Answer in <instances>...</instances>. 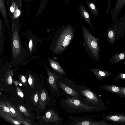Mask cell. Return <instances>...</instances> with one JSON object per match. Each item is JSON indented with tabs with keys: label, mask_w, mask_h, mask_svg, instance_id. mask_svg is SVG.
Returning a JSON list of instances; mask_svg holds the SVG:
<instances>
[{
	"label": "cell",
	"mask_w": 125,
	"mask_h": 125,
	"mask_svg": "<svg viewBox=\"0 0 125 125\" xmlns=\"http://www.w3.org/2000/svg\"><path fill=\"white\" fill-rule=\"evenodd\" d=\"M50 66L56 73V74L60 77L62 79L66 75V73L58 62H56L53 59L48 58Z\"/></svg>",
	"instance_id": "cell-11"
},
{
	"label": "cell",
	"mask_w": 125,
	"mask_h": 125,
	"mask_svg": "<svg viewBox=\"0 0 125 125\" xmlns=\"http://www.w3.org/2000/svg\"><path fill=\"white\" fill-rule=\"evenodd\" d=\"M91 70L95 76V78L99 80H102L111 75V72L98 68H92L86 67Z\"/></svg>",
	"instance_id": "cell-12"
},
{
	"label": "cell",
	"mask_w": 125,
	"mask_h": 125,
	"mask_svg": "<svg viewBox=\"0 0 125 125\" xmlns=\"http://www.w3.org/2000/svg\"><path fill=\"white\" fill-rule=\"evenodd\" d=\"M8 83L9 84H11L12 83V78L11 76H9L7 79Z\"/></svg>",
	"instance_id": "cell-31"
},
{
	"label": "cell",
	"mask_w": 125,
	"mask_h": 125,
	"mask_svg": "<svg viewBox=\"0 0 125 125\" xmlns=\"http://www.w3.org/2000/svg\"><path fill=\"white\" fill-rule=\"evenodd\" d=\"M17 94L19 95L22 97H23L24 95L23 93L18 87L17 88Z\"/></svg>",
	"instance_id": "cell-28"
},
{
	"label": "cell",
	"mask_w": 125,
	"mask_h": 125,
	"mask_svg": "<svg viewBox=\"0 0 125 125\" xmlns=\"http://www.w3.org/2000/svg\"><path fill=\"white\" fill-rule=\"evenodd\" d=\"M6 105L9 108L10 111L12 113L13 117L16 119L20 120H23L22 115L21 114L19 111L15 106L7 102Z\"/></svg>",
	"instance_id": "cell-16"
},
{
	"label": "cell",
	"mask_w": 125,
	"mask_h": 125,
	"mask_svg": "<svg viewBox=\"0 0 125 125\" xmlns=\"http://www.w3.org/2000/svg\"><path fill=\"white\" fill-rule=\"evenodd\" d=\"M22 0H18V5L20 8L21 9L22 7Z\"/></svg>",
	"instance_id": "cell-33"
},
{
	"label": "cell",
	"mask_w": 125,
	"mask_h": 125,
	"mask_svg": "<svg viewBox=\"0 0 125 125\" xmlns=\"http://www.w3.org/2000/svg\"><path fill=\"white\" fill-rule=\"evenodd\" d=\"M0 105L1 106L2 109L4 111L10 114L12 116H13V114L10 111L9 108L6 105L2 103L0 104Z\"/></svg>",
	"instance_id": "cell-21"
},
{
	"label": "cell",
	"mask_w": 125,
	"mask_h": 125,
	"mask_svg": "<svg viewBox=\"0 0 125 125\" xmlns=\"http://www.w3.org/2000/svg\"><path fill=\"white\" fill-rule=\"evenodd\" d=\"M18 4H17L16 10L13 14V18H18L20 15L21 12L18 8Z\"/></svg>",
	"instance_id": "cell-23"
},
{
	"label": "cell",
	"mask_w": 125,
	"mask_h": 125,
	"mask_svg": "<svg viewBox=\"0 0 125 125\" xmlns=\"http://www.w3.org/2000/svg\"><path fill=\"white\" fill-rule=\"evenodd\" d=\"M107 37L109 42L111 43L114 42L115 38V35L113 30L111 28L109 27L107 29Z\"/></svg>",
	"instance_id": "cell-20"
},
{
	"label": "cell",
	"mask_w": 125,
	"mask_h": 125,
	"mask_svg": "<svg viewBox=\"0 0 125 125\" xmlns=\"http://www.w3.org/2000/svg\"><path fill=\"white\" fill-rule=\"evenodd\" d=\"M119 125L125 124V114L122 113L108 115L103 120Z\"/></svg>",
	"instance_id": "cell-9"
},
{
	"label": "cell",
	"mask_w": 125,
	"mask_h": 125,
	"mask_svg": "<svg viewBox=\"0 0 125 125\" xmlns=\"http://www.w3.org/2000/svg\"><path fill=\"white\" fill-rule=\"evenodd\" d=\"M80 87L83 96L81 100L83 102L91 106L105 109L103 100L94 91L83 85H80Z\"/></svg>",
	"instance_id": "cell-5"
},
{
	"label": "cell",
	"mask_w": 125,
	"mask_h": 125,
	"mask_svg": "<svg viewBox=\"0 0 125 125\" xmlns=\"http://www.w3.org/2000/svg\"><path fill=\"white\" fill-rule=\"evenodd\" d=\"M100 87L110 92L121 96L122 87L114 85L104 84Z\"/></svg>",
	"instance_id": "cell-15"
},
{
	"label": "cell",
	"mask_w": 125,
	"mask_h": 125,
	"mask_svg": "<svg viewBox=\"0 0 125 125\" xmlns=\"http://www.w3.org/2000/svg\"><path fill=\"white\" fill-rule=\"evenodd\" d=\"M28 81L29 84L30 85H31L32 83V79L31 77H29L28 79Z\"/></svg>",
	"instance_id": "cell-35"
},
{
	"label": "cell",
	"mask_w": 125,
	"mask_h": 125,
	"mask_svg": "<svg viewBox=\"0 0 125 125\" xmlns=\"http://www.w3.org/2000/svg\"><path fill=\"white\" fill-rule=\"evenodd\" d=\"M66 98L60 100L61 106L66 112L72 114L89 113L103 110L102 108L92 106L74 97L66 96Z\"/></svg>",
	"instance_id": "cell-2"
},
{
	"label": "cell",
	"mask_w": 125,
	"mask_h": 125,
	"mask_svg": "<svg viewBox=\"0 0 125 125\" xmlns=\"http://www.w3.org/2000/svg\"><path fill=\"white\" fill-rule=\"evenodd\" d=\"M47 70L48 77V81L51 86L58 96H62L58 88L57 83V79L59 78L61 79V78L55 73L52 72L49 69H47Z\"/></svg>",
	"instance_id": "cell-10"
},
{
	"label": "cell",
	"mask_w": 125,
	"mask_h": 125,
	"mask_svg": "<svg viewBox=\"0 0 125 125\" xmlns=\"http://www.w3.org/2000/svg\"><path fill=\"white\" fill-rule=\"evenodd\" d=\"M21 81L23 83H25L26 82V80L25 77L24 76H22L21 77Z\"/></svg>",
	"instance_id": "cell-34"
},
{
	"label": "cell",
	"mask_w": 125,
	"mask_h": 125,
	"mask_svg": "<svg viewBox=\"0 0 125 125\" xmlns=\"http://www.w3.org/2000/svg\"><path fill=\"white\" fill-rule=\"evenodd\" d=\"M125 80V73H120L117 74L116 76L114 81H117L118 79Z\"/></svg>",
	"instance_id": "cell-22"
},
{
	"label": "cell",
	"mask_w": 125,
	"mask_h": 125,
	"mask_svg": "<svg viewBox=\"0 0 125 125\" xmlns=\"http://www.w3.org/2000/svg\"><path fill=\"white\" fill-rule=\"evenodd\" d=\"M87 6L93 14L96 17L99 16L98 12L95 4L93 2H89L88 0L86 1Z\"/></svg>",
	"instance_id": "cell-19"
},
{
	"label": "cell",
	"mask_w": 125,
	"mask_h": 125,
	"mask_svg": "<svg viewBox=\"0 0 125 125\" xmlns=\"http://www.w3.org/2000/svg\"><path fill=\"white\" fill-rule=\"evenodd\" d=\"M83 36V45L88 55L96 61L100 59V45L99 39L95 37L84 26L82 27Z\"/></svg>",
	"instance_id": "cell-3"
},
{
	"label": "cell",
	"mask_w": 125,
	"mask_h": 125,
	"mask_svg": "<svg viewBox=\"0 0 125 125\" xmlns=\"http://www.w3.org/2000/svg\"><path fill=\"white\" fill-rule=\"evenodd\" d=\"M57 83L62 96L65 94L80 100L82 98L80 86L73 81L64 77L63 79H57Z\"/></svg>",
	"instance_id": "cell-4"
},
{
	"label": "cell",
	"mask_w": 125,
	"mask_h": 125,
	"mask_svg": "<svg viewBox=\"0 0 125 125\" xmlns=\"http://www.w3.org/2000/svg\"><path fill=\"white\" fill-rule=\"evenodd\" d=\"M79 11L81 17L84 21L93 29L94 28L92 25L89 14L83 5L80 4L79 7Z\"/></svg>",
	"instance_id": "cell-14"
},
{
	"label": "cell",
	"mask_w": 125,
	"mask_h": 125,
	"mask_svg": "<svg viewBox=\"0 0 125 125\" xmlns=\"http://www.w3.org/2000/svg\"><path fill=\"white\" fill-rule=\"evenodd\" d=\"M17 4L16 2L12 0V3L10 7V11L13 14L16 9Z\"/></svg>",
	"instance_id": "cell-24"
},
{
	"label": "cell",
	"mask_w": 125,
	"mask_h": 125,
	"mask_svg": "<svg viewBox=\"0 0 125 125\" xmlns=\"http://www.w3.org/2000/svg\"><path fill=\"white\" fill-rule=\"evenodd\" d=\"M26 3H29L30 1L32 0H25Z\"/></svg>",
	"instance_id": "cell-36"
},
{
	"label": "cell",
	"mask_w": 125,
	"mask_h": 125,
	"mask_svg": "<svg viewBox=\"0 0 125 125\" xmlns=\"http://www.w3.org/2000/svg\"></svg>",
	"instance_id": "cell-39"
},
{
	"label": "cell",
	"mask_w": 125,
	"mask_h": 125,
	"mask_svg": "<svg viewBox=\"0 0 125 125\" xmlns=\"http://www.w3.org/2000/svg\"><path fill=\"white\" fill-rule=\"evenodd\" d=\"M33 46V42L32 39L31 38L29 43V47L30 52H32Z\"/></svg>",
	"instance_id": "cell-26"
},
{
	"label": "cell",
	"mask_w": 125,
	"mask_h": 125,
	"mask_svg": "<svg viewBox=\"0 0 125 125\" xmlns=\"http://www.w3.org/2000/svg\"><path fill=\"white\" fill-rule=\"evenodd\" d=\"M76 32L71 25H63L54 34L51 48L55 54L59 55L63 52L71 43Z\"/></svg>",
	"instance_id": "cell-1"
},
{
	"label": "cell",
	"mask_w": 125,
	"mask_h": 125,
	"mask_svg": "<svg viewBox=\"0 0 125 125\" xmlns=\"http://www.w3.org/2000/svg\"><path fill=\"white\" fill-rule=\"evenodd\" d=\"M41 100L43 101L45 100L46 98V95L44 92H43L41 94Z\"/></svg>",
	"instance_id": "cell-27"
},
{
	"label": "cell",
	"mask_w": 125,
	"mask_h": 125,
	"mask_svg": "<svg viewBox=\"0 0 125 125\" xmlns=\"http://www.w3.org/2000/svg\"><path fill=\"white\" fill-rule=\"evenodd\" d=\"M121 97L125 98V86L122 87Z\"/></svg>",
	"instance_id": "cell-29"
},
{
	"label": "cell",
	"mask_w": 125,
	"mask_h": 125,
	"mask_svg": "<svg viewBox=\"0 0 125 125\" xmlns=\"http://www.w3.org/2000/svg\"><path fill=\"white\" fill-rule=\"evenodd\" d=\"M0 10L1 15L6 23L8 22L7 12L4 0H0Z\"/></svg>",
	"instance_id": "cell-18"
},
{
	"label": "cell",
	"mask_w": 125,
	"mask_h": 125,
	"mask_svg": "<svg viewBox=\"0 0 125 125\" xmlns=\"http://www.w3.org/2000/svg\"><path fill=\"white\" fill-rule=\"evenodd\" d=\"M68 4H70L68 0H64Z\"/></svg>",
	"instance_id": "cell-37"
},
{
	"label": "cell",
	"mask_w": 125,
	"mask_h": 125,
	"mask_svg": "<svg viewBox=\"0 0 125 125\" xmlns=\"http://www.w3.org/2000/svg\"><path fill=\"white\" fill-rule=\"evenodd\" d=\"M19 85L20 86H21L22 85V84L21 83L19 84Z\"/></svg>",
	"instance_id": "cell-38"
},
{
	"label": "cell",
	"mask_w": 125,
	"mask_h": 125,
	"mask_svg": "<svg viewBox=\"0 0 125 125\" xmlns=\"http://www.w3.org/2000/svg\"><path fill=\"white\" fill-rule=\"evenodd\" d=\"M17 29L15 27L12 38V54L14 58H17L21 54L22 48Z\"/></svg>",
	"instance_id": "cell-8"
},
{
	"label": "cell",
	"mask_w": 125,
	"mask_h": 125,
	"mask_svg": "<svg viewBox=\"0 0 125 125\" xmlns=\"http://www.w3.org/2000/svg\"><path fill=\"white\" fill-rule=\"evenodd\" d=\"M20 110L21 112L23 113L26 116L29 117L30 115L26 109L23 106H20L19 107Z\"/></svg>",
	"instance_id": "cell-25"
},
{
	"label": "cell",
	"mask_w": 125,
	"mask_h": 125,
	"mask_svg": "<svg viewBox=\"0 0 125 125\" xmlns=\"http://www.w3.org/2000/svg\"><path fill=\"white\" fill-rule=\"evenodd\" d=\"M111 0H107V2H108V7L107 9V11H106V14H107L108 13L109 10V9L110 8V5L111 3Z\"/></svg>",
	"instance_id": "cell-30"
},
{
	"label": "cell",
	"mask_w": 125,
	"mask_h": 125,
	"mask_svg": "<svg viewBox=\"0 0 125 125\" xmlns=\"http://www.w3.org/2000/svg\"><path fill=\"white\" fill-rule=\"evenodd\" d=\"M125 5V0H116V4L113 9L111 12V17L113 21L116 19L123 7Z\"/></svg>",
	"instance_id": "cell-13"
},
{
	"label": "cell",
	"mask_w": 125,
	"mask_h": 125,
	"mask_svg": "<svg viewBox=\"0 0 125 125\" xmlns=\"http://www.w3.org/2000/svg\"><path fill=\"white\" fill-rule=\"evenodd\" d=\"M42 119L46 122L58 125H61L63 119L59 115L58 112L54 110L50 109L47 112Z\"/></svg>",
	"instance_id": "cell-7"
},
{
	"label": "cell",
	"mask_w": 125,
	"mask_h": 125,
	"mask_svg": "<svg viewBox=\"0 0 125 125\" xmlns=\"http://www.w3.org/2000/svg\"><path fill=\"white\" fill-rule=\"evenodd\" d=\"M34 99L35 102H37L38 100V95L37 94H36L34 96Z\"/></svg>",
	"instance_id": "cell-32"
},
{
	"label": "cell",
	"mask_w": 125,
	"mask_h": 125,
	"mask_svg": "<svg viewBox=\"0 0 125 125\" xmlns=\"http://www.w3.org/2000/svg\"><path fill=\"white\" fill-rule=\"evenodd\" d=\"M125 59V51L115 54L110 59V62L112 63H115L119 62Z\"/></svg>",
	"instance_id": "cell-17"
},
{
	"label": "cell",
	"mask_w": 125,
	"mask_h": 125,
	"mask_svg": "<svg viewBox=\"0 0 125 125\" xmlns=\"http://www.w3.org/2000/svg\"><path fill=\"white\" fill-rule=\"evenodd\" d=\"M72 121L70 122L68 125H119L116 124H111L106 122L102 120L100 121H94L91 118L82 117H74L72 120Z\"/></svg>",
	"instance_id": "cell-6"
}]
</instances>
